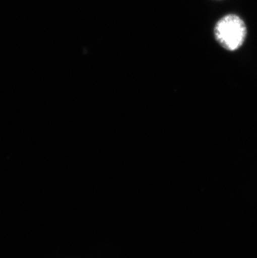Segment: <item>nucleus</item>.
Wrapping results in <instances>:
<instances>
[{"instance_id":"obj_1","label":"nucleus","mask_w":257,"mask_h":258,"mask_svg":"<svg viewBox=\"0 0 257 258\" xmlns=\"http://www.w3.org/2000/svg\"><path fill=\"white\" fill-rule=\"evenodd\" d=\"M215 34L221 46L234 51L242 45L246 35V28L245 23L237 15H226L216 24Z\"/></svg>"}]
</instances>
